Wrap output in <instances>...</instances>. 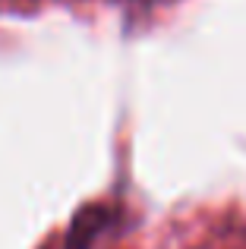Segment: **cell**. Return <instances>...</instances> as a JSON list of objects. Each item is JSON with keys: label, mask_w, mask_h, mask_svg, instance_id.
Masks as SVG:
<instances>
[{"label": "cell", "mask_w": 246, "mask_h": 249, "mask_svg": "<svg viewBox=\"0 0 246 249\" xmlns=\"http://www.w3.org/2000/svg\"><path fill=\"white\" fill-rule=\"evenodd\" d=\"M123 3L136 6V10H152V6H161V3H174V0H123Z\"/></svg>", "instance_id": "3"}, {"label": "cell", "mask_w": 246, "mask_h": 249, "mask_svg": "<svg viewBox=\"0 0 246 249\" xmlns=\"http://www.w3.org/2000/svg\"><path fill=\"white\" fill-rule=\"evenodd\" d=\"M120 221V208L111 202H88L73 214L63 237V249H95L105 233H111Z\"/></svg>", "instance_id": "1"}, {"label": "cell", "mask_w": 246, "mask_h": 249, "mask_svg": "<svg viewBox=\"0 0 246 249\" xmlns=\"http://www.w3.org/2000/svg\"><path fill=\"white\" fill-rule=\"evenodd\" d=\"M215 249H246V221L221 227V233L215 240Z\"/></svg>", "instance_id": "2"}]
</instances>
